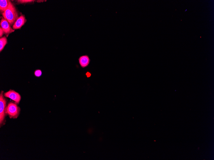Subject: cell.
<instances>
[{"mask_svg": "<svg viewBox=\"0 0 214 160\" xmlns=\"http://www.w3.org/2000/svg\"><path fill=\"white\" fill-rule=\"evenodd\" d=\"M4 19L7 20L11 25L13 24L18 18V14L13 4L9 1L8 6L2 13Z\"/></svg>", "mask_w": 214, "mask_h": 160, "instance_id": "1", "label": "cell"}, {"mask_svg": "<svg viewBox=\"0 0 214 160\" xmlns=\"http://www.w3.org/2000/svg\"><path fill=\"white\" fill-rule=\"evenodd\" d=\"M20 112V108L17 104L12 102H9L5 108V113L8 115L10 119L18 118Z\"/></svg>", "mask_w": 214, "mask_h": 160, "instance_id": "2", "label": "cell"}, {"mask_svg": "<svg viewBox=\"0 0 214 160\" xmlns=\"http://www.w3.org/2000/svg\"><path fill=\"white\" fill-rule=\"evenodd\" d=\"M4 92L2 91L0 94V124L1 126L5 123L6 114L5 109L7 106V100L4 98Z\"/></svg>", "mask_w": 214, "mask_h": 160, "instance_id": "3", "label": "cell"}, {"mask_svg": "<svg viewBox=\"0 0 214 160\" xmlns=\"http://www.w3.org/2000/svg\"><path fill=\"white\" fill-rule=\"evenodd\" d=\"M5 97L9 98L14 101L16 104H18L21 100V96L19 94L14 90H10L4 94Z\"/></svg>", "mask_w": 214, "mask_h": 160, "instance_id": "4", "label": "cell"}, {"mask_svg": "<svg viewBox=\"0 0 214 160\" xmlns=\"http://www.w3.org/2000/svg\"><path fill=\"white\" fill-rule=\"evenodd\" d=\"M1 26L5 34H9L14 31V30L12 29L10 27V24L8 21L5 19H3L1 20Z\"/></svg>", "mask_w": 214, "mask_h": 160, "instance_id": "5", "label": "cell"}, {"mask_svg": "<svg viewBox=\"0 0 214 160\" xmlns=\"http://www.w3.org/2000/svg\"><path fill=\"white\" fill-rule=\"evenodd\" d=\"M90 61L89 57L86 55L81 56L79 59V63L83 68L87 67L90 63Z\"/></svg>", "mask_w": 214, "mask_h": 160, "instance_id": "6", "label": "cell"}, {"mask_svg": "<svg viewBox=\"0 0 214 160\" xmlns=\"http://www.w3.org/2000/svg\"><path fill=\"white\" fill-rule=\"evenodd\" d=\"M25 23V18L23 15H21L15 22L13 26L14 30H17L21 28Z\"/></svg>", "mask_w": 214, "mask_h": 160, "instance_id": "7", "label": "cell"}, {"mask_svg": "<svg viewBox=\"0 0 214 160\" xmlns=\"http://www.w3.org/2000/svg\"><path fill=\"white\" fill-rule=\"evenodd\" d=\"M9 1L7 0H1L0 1V10L3 13L7 8Z\"/></svg>", "mask_w": 214, "mask_h": 160, "instance_id": "8", "label": "cell"}, {"mask_svg": "<svg viewBox=\"0 0 214 160\" xmlns=\"http://www.w3.org/2000/svg\"><path fill=\"white\" fill-rule=\"evenodd\" d=\"M7 43V40L5 37L0 39V52H2Z\"/></svg>", "mask_w": 214, "mask_h": 160, "instance_id": "9", "label": "cell"}, {"mask_svg": "<svg viewBox=\"0 0 214 160\" xmlns=\"http://www.w3.org/2000/svg\"><path fill=\"white\" fill-rule=\"evenodd\" d=\"M42 74V72L40 70H36L35 72V75L37 77H40Z\"/></svg>", "mask_w": 214, "mask_h": 160, "instance_id": "10", "label": "cell"}, {"mask_svg": "<svg viewBox=\"0 0 214 160\" xmlns=\"http://www.w3.org/2000/svg\"><path fill=\"white\" fill-rule=\"evenodd\" d=\"M19 2L21 3H27L32 2V0H20L18 1Z\"/></svg>", "mask_w": 214, "mask_h": 160, "instance_id": "11", "label": "cell"}, {"mask_svg": "<svg viewBox=\"0 0 214 160\" xmlns=\"http://www.w3.org/2000/svg\"><path fill=\"white\" fill-rule=\"evenodd\" d=\"M4 32L1 27L0 28V37H2L4 34Z\"/></svg>", "mask_w": 214, "mask_h": 160, "instance_id": "12", "label": "cell"}, {"mask_svg": "<svg viewBox=\"0 0 214 160\" xmlns=\"http://www.w3.org/2000/svg\"><path fill=\"white\" fill-rule=\"evenodd\" d=\"M86 75H87V78H89V77L91 76V74L89 72H87L86 73Z\"/></svg>", "mask_w": 214, "mask_h": 160, "instance_id": "13", "label": "cell"}]
</instances>
